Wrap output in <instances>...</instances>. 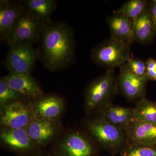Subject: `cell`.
Wrapping results in <instances>:
<instances>
[{"label":"cell","mask_w":156,"mask_h":156,"mask_svg":"<svg viewBox=\"0 0 156 156\" xmlns=\"http://www.w3.org/2000/svg\"><path fill=\"white\" fill-rule=\"evenodd\" d=\"M39 42V58L46 69L57 71L71 64L75 54V39L72 30L66 23H46Z\"/></svg>","instance_id":"obj_1"},{"label":"cell","mask_w":156,"mask_h":156,"mask_svg":"<svg viewBox=\"0 0 156 156\" xmlns=\"http://www.w3.org/2000/svg\"><path fill=\"white\" fill-rule=\"evenodd\" d=\"M131 45L110 37L92 48L90 58L95 64L107 69L120 68L131 57Z\"/></svg>","instance_id":"obj_2"},{"label":"cell","mask_w":156,"mask_h":156,"mask_svg":"<svg viewBox=\"0 0 156 156\" xmlns=\"http://www.w3.org/2000/svg\"><path fill=\"white\" fill-rule=\"evenodd\" d=\"M115 69H108L87 87L85 94V105L88 111L101 109L109 104L117 89Z\"/></svg>","instance_id":"obj_3"},{"label":"cell","mask_w":156,"mask_h":156,"mask_svg":"<svg viewBox=\"0 0 156 156\" xmlns=\"http://www.w3.org/2000/svg\"><path fill=\"white\" fill-rule=\"evenodd\" d=\"M45 24L25 9L13 26L6 43L9 47L18 44L33 45L39 42Z\"/></svg>","instance_id":"obj_4"},{"label":"cell","mask_w":156,"mask_h":156,"mask_svg":"<svg viewBox=\"0 0 156 156\" xmlns=\"http://www.w3.org/2000/svg\"><path fill=\"white\" fill-rule=\"evenodd\" d=\"M3 60L4 67L9 72L29 73L39 58L38 50L31 44H18L9 46Z\"/></svg>","instance_id":"obj_5"},{"label":"cell","mask_w":156,"mask_h":156,"mask_svg":"<svg viewBox=\"0 0 156 156\" xmlns=\"http://www.w3.org/2000/svg\"><path fill=\"white\" fill-rule=\"evenodd\" d=\"M88 128L95 140L106 147L116 149L127 140L125 130L112 124L102 115L91 121Z\"/></svg>","instance_id":"obj_6"},{"label":"cell","mask_w":156,"mask_h":156,"mask_svg":"<svg viewBox=\"0 0 156 156\" xmlns=\"http://www.w3.org/2000/svg\"><path fill=\"white\" fill-rule=\"evenodd\" d=\"M2 144L18 156H37L39 149L33 142L26 128L1 127Z\"/></svg>","instance_id":"obj_7"},{"label":"cell","mask_w":156,"mask_h":156,"mask_svg":"<svg viewBox=\"0 0 156 156\" xmlns=\"http://www.w3.org/2000/svg\"><path fill=\"white\" fill-rule=\"evenodd\" d=\"M34 119L32 109L21 100L1 108L0 124L2 128H26Z\"/></svg>","instance_id":"obj_8"},{"label":"cell","mask_w":156,"mask_h":156,"mask_svg":"<svg viewBox=\"0 0 156 156\" xmlns=\"http://www.w3.org/2000/svg\"><path fill=\"white\" fill-rule=\"evenodd\" d=\"M119 68L117 82L125 97L130 100H140L144 98L149 81L147 76H136L128 69L126 63Z\"/></svg>","instance_id":"obj_9"},{"label":"cell","mask_w":156,"mask_h":156,"mask_svg":"<svg viewBox=\"0 0 156 156\" xmlns=\"http://www.w3.org/2000/svg\"><path fill=\"white\" fill-rule=\"evenodd\" d=\"M31 105L34 119L57 121L64 109V101L57 95H43Z\"/></svg>","instance_id":"obj_10"},{"label":"cell","mask_w":156,"mask_h":156,"mask_svg":"<svg viewBox=\"0 0 156 156\" xmlns=\"http://www.w3.org/2000/svg\"><path fill=\"white\" fill-rule=\"evenodd\" d=\"M57 156H93L94 150L89 140L79 132H70L58 144Z\"/></svg>","instance_id":"obj_11"},{"label":"cell","mask_w":156,"mask_h":156,"mask_svg":"<svg viewBox=\"0 0 156 156\" xmlns=\"http://www.w3.org/2000/svg\"><path fill=\"white\" fill-rule=\"evenodd\" d=\"M124 130L130 145L156 146V123L134 121Z\"/></svg>","instance_id":"obj_12"},{"label":"cell","mask_w":156,"mask_h":156,"mask_svg":"<svg viewBox=\"0 0 156 156\" xmlns=\"http://www.w3.org/2000/svg\"><path fill=\"white\" fill-rule=\"evenodd\" d=\"M25 7L22 1H0V39L7 43L13 26Z\"/></svg>","instance_id":"obj_13"},{"label":"cell","mask_w":156,"mask_h":156,"mask_svg":"<svg viewBox=\"0 0 156 156\" xmlns=\"http://www.w3.org/2000/svg\"><path fill=\"white\" fill-rule=\"evenodd\" d=\"M4 77L11 89L23 97L37 99L44 95L30 74L9 72Z\"/></svg>","instance_id":"obj_14"},{"label":"cell","mask_w":156,"mask_h":156,"mask_svg":"<svg viewBox=\"0 0 156 156\" xmlns=\"http://www.w3.org/2000/svg\"><path fill=\"white\" fill-rule=\"evenodd\" d=\"M57 121L34 119L26 128L27 133L38 148L44 147L54 138L58 130Z\"/></svg>","instance_id":"obj_15"},{"label":"cell","mask_w":156,"mask_h":156,"mask_svg":"<svg viewBox=\"0 0 156 156\" xmlns=\"http://www.w3.org/2000/svg\"><path fill=\"white\" fill-rule=\"evenodd\" d=\"M133 30L135 41L144 45L153 42L156 36L154 29L149 2L141 14L133 20Z\"/></svg>","instance_id":"obj_16"},{"label":"cell","mask_w":156,"mask_h":156,"mask_svg":"<svg viewBox=\"0 0 156 156\" xmlns=\"http://www.w3.org/2000/svg\"><path fill=\"white\" fill-rule=\"evenodd\" d=\"M110 37L131 44L134 41L133 20L122 15L114 14L106 18Z\"/></svg>","instance_id":"obj_17"},{"label":"cell","mask_w":156,"mask_h":156,"mask_svg":"<svg viewBox=\"0 0 156 156\" xmlns=\"http://www.w3.org/2000/svg\"><path fill=\"white\" fill-rule=\"evenodd\" d=\"M101 110L102 116L112 124L124 130L134 120L132 109L109 103Z\"/></svg>","instance_id":"obj_18"},{"label":"cell","mask_w":156,"mask_h":156,"mask_svg":"<svg viewBox=\"0 0 156 156\" xmlns=\"http://www.w3.org/2000/svg\"><path fill=\"white\" fill-rule=\"evenodd\" d=\"M25 9L45 23L52 21L51 15L57 6L55 0H24Z\"/></svg>","instance_id":"obj_19"},{"label":"cell","mask_w":156,"mask_h":156,"mask_svg":"<svg viewBox=\"0 0 156 156\" xmlns=\"http://www.w3.org/2000/svg\"><path fill=\"white\" fill-rule=\"evenodd\" d=\"M133 111L134 121L156 123V101L143 98Z\"/></svg>","instance_id":"obj_20"},{"label":"cell","mask_w":156,"mask_h":156,"mask_svg":"<svg viewBox=\"0 0 156 156\" xmlns=\"http://www.w3.org/2000/svg\"><path fill=\"white\" fill-rule=\"evenodd\" d=\"M148 3V1L147 0H129L113 13L122 14L133 20L141 14Z\"/></svg>","instance_id":"obj_21"},{"label":"cell","mask_w":156,"mask_h":156,"mask_svg":"<svg viewBox=\"0 0 156 156\" xmlns=\"http://www.w3.org/2000/svg\"><path fill=\"white\" fill-rule=\"evenodd\" d=\"M24 97L11 89L4 77L0 79V106L5 105Z\"/></svg>","instance_id":"obj_22"},{"label":"cell","mask_w":156,"mask_h":156,"mask_svg":"<svg viewBox=\"0 0 156 156\" xmlns=\"http://www.w3.org/2000/svg\"><path fill=\"white\" fill-rule=\"evenodd\" d=\"M125 156H156V146L130 145Z\"/></svg>","instance_id":"obj_23"},{"label":"cell","mask_w":156,"mask_h":156,"mask_svg":"<svg viewBox=\"0 0 156 156\" xmlns=\"http://www.w3.org/2000/svg\"><path fill=\"white\" fill-rule=\"evenodd\" d=\"M128 69L136 76L144 77L146 76V63L142 59L131 56L126 63Z\"/></svg>","instance_id":"obj_24"},{"label":"cell","mask_w":156,"mask_h":156,"mask_svg":"<svg viewBox=\"0 0 156 156\" xmlns=\"http://www.w3.org/2000/svg\"><path fill=\"white\" fill-rule=\"evenodd\" d=\"M146 76L149 80L156 81V59L150 58L146 61Z\"/></svg>","instance_id":"obj_25"},{"label":"cell","mask_w":156,"mask_h":156,"mask_svg":"<svg viewBox=\"0 0 156 156\" xmlns=\"http://www.w3.org/2000/svg\"><path fill=\"white\" fill-rule=\"evenodd\" d=\"M149 3L154 31L156 36V3L153 0L149 2Z\"/></svg>","instance_id":"obj_26"},{"label":"cell","mask_w":156,"mask_h":156,"mask_svg":"<svg viewBox=\"0 0 156 156\" xmlns=\"http://www.w3.org/2000/svg\"><path fill=\"white\" fill-rule=\"evenodd\" d=\"M37 156H57L55 154H52L51 153H47L45 154H40L39 153Z\"/></svg>","instance_id":"obj_27"},{"label":"cell","mask_w":156,"mask_h":156,"mask_svg":"<svg viewBox=\"0 0 156 156\" xmlns=\"http://www.w3.org/2000/svg\"><path fill=\"white\" fill-rule=\"evenodd\" d=\"M154 2L155 3H156V0H153Z\"/></svg>","instance_id":"obj_28"}]
</instances>
